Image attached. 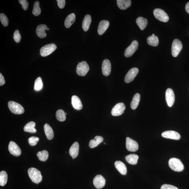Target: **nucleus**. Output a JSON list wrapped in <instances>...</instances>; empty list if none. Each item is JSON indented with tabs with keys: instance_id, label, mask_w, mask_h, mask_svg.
<instances>
[{
	"instance_id": "f257e3e1",
	"label": "nucleus",
	"mask_w": 189,
	"mask_h": 189,
	"mask_svg": "<svg viewBox=\"0 0 189 189\" xmlns=\"http://www.w3.org/2000/svg\"><path fill=\"white\" fill-rule=\"evenodd\" d=\"M28 173L29 177L34 183L38 184L42 180V176L41 173L38 169L32 168L29 169Z\"/></svg>"
},
{
	"instance_id": "f03ea898",
	"label": "nucleus",
	"mask_w": 189,
	"mask_h": 189,
	"mask_svg": "<svg viewBox=\"0 0 189 189\" xmlns=\"http://www.w3.org/2000/svg\"><path fill=\"white\" fill-rule=\"evenodd\" d=\"M168 165L173 170L176 172H181L183 170V164L179 159L173 158L169 160Z\"/></svg>"
},
{
	"instance_id": "7ed1b4c3",
	"label": "nucleus",
	"mask_w": 189,
	"mask_h": 189,
	"mask_svg": "<svg viewBox=\"0 0 189 189\" xmlns=\"http://www.w3.org/2000/svg\"><path fill=\"white\" fill-rule=\"evenodd\" d=\"M8 107L12 113L17 115H20L24 113L23 106L18 103L12 101H10L8 103Z\"/></svg>"
},
{
	"instance_id": "20e7f679",
	"label": "nucleus",
	"mask_w": 189,
	"mask_h": 189,
	"mask_svg": "<svg viewBox=\"0 0 189 189\" xmlns=\"http://www.w3.org/2000/svg\"><path fill=\"white\" fill-rule=\"evenodd\" d=\"M183 48V44L181 41L178 39L173 41L171 47V53L174 57L178 56Z\"/></svg>"
},
{
	"instance_id": "39448f33",
	"label": "nucleus",
	"mask_w": 189,
	"mask_h": 189,
	"mask_svg": "<svg viewBox=\"0 0 189 189\" xmlns=\"http://www.w3.org/2000/svg\"><path fill=\"white\" fill-rule=\"evenodd\" d=\"M89 70L88 64L85 61H83L78 63L77 66L76 72L79 76H85Z\"/></svg>"
},
{
	"instance_id": "423d86ee",
	"label": "nucleus",
	"mask_w": 189,
	"mask_h": 189,
	"mask_svg": "<svg viewBox=\"0 0 189 189\" xmlns=\"http://www.w3.org/2000/svg\"><path fill=\"white\" fill-rule=\"evenodd\" d=\"M57 47L55 44H51L44 46L40 50V54L42 56L45 57L49 55L56 50Z\"/></svg>"
},
{
	"instance_id": "0eeeda50",
	"label": "nucleus",
	"mask_w": 189,
	"mask_h": 189,
	"mask_svg": "<svg viewBox=\"0 0 189 189\" xmlns=\"http://www.w3.org/2000/svg\"><path fill=\"white\" fill-rule=\"evenodd\" d=\"M153 14L155 18L161 21L166 23L169 21L168 14L162 9H156L154 10Z\"/></svg>"
},
{
	"instance_id": "6e6552de",
	"label": "nucleus",
	"mask_w": 189,
	"mask_h": 189,
	"mask_svg": "<svg viewBox=\"0 0 189 189\" xmlns=\"http://www.w3.org/2000/svg\"><path fill=\"white\" fill-rule=\"evenodd\" d=\"M138 46V42L136 40L133 41L130 45L125 49L124 52V56L126 58H128V57L132 56L137 49Z\"/></svg>"
},
{
	"instance_id": "1a4fd4ad",
	"label": "nucleus",
	"mask_w": 189,
	"mask_h": 189,
	"mask_svg": "<svg viewBox=\"0 0 189 189\" xmlns=\"http://www.w3.org/2000/svg\"><path fill=\"white\" fill-rule=\"evenodd\" d=\"M125 108V106L123 103H119L117 104L111 110L112 115L114 116H120L124 113Z\"/></svg>"
},
{
	"instance_id": "9d476101",
	"label": "nucleus",
	"mask_w": 189,
	"mask_h": 189,
	"mask_svg": "<svg viewBox=\"0 0 189 189\" xmlns=\"http://www.w3.org/2000/svg\"><path fill=\"white\" fill-rule=\"evenodd\" d=\"M126 146L127 150L132 152L137 151L139 148L137 142L128 137L126 138Z\"/></svg>"
},
{
	"instance_id": "9b49d317",
	"label": "nucleus",
	"mask_w": 189,
	"mask_h": 189,
	"mask_svg": "<svg viewBox=\"0 0 189 189\" xmlns=\"http://www.w3.org/2000/svg\"><path fill=\"white\" fill-rule=\"evenodd\" d=\"M165 98L167 104L170 107L172 106L175 101V96L174 92L171 88L167 89L165 93Z\"/></svg>"
},
{
	"instance_id": "f8f14e48",
	"label": "nucleus",
	"mask_w": 189,
	"mask_h": 189,
	"mask_svg": "<svg viewBox=\"0 0 189 189\" xmlns=\"http://www.w3.org/2000/svg\"><path fill=\"white\" fill-rule=\"evenodd\" d=\"M10 152L15 156H18L21 155V151L19 147L13 141L10 142L8 147Z\"/></svg>"
},
{
	"instance_id": "ddd939ff",
	"label": "nucleus",
	"mask_w": 189,
	"mask_h": 189,
	"mask_svg": "<svg viewBox=\"0 0 189 189\" xmlns=\"http://www.w3.org/2000/svg\"><path fill=\"white\" fill-rule=\"evenodd\" d=\"M139 70L137 68H131L126 74L124 81L126 83H129L133 81L138 73Z\"/></svg>"
},
{
	"instance_id": "4468645a",
	"label": "nucleus",
	"mask_w": 189,
	"mask_h": 189,
	"mask_svg": "<svg viewBox=\"0 0 189 189\" xmlns=\"http://www.w3.org/2000/svg\"><path fill=\"white\" fill-rule=\"evenodd\" d=\"M163 137L172 139V140H178L181 138L179 133L177 132L174 131H167L164 132L161 134Z\"/></svg>"
},
{
	"instance_id": "2eb2a0df",
	"label": "nucleus",
	"mask_w": 189,
	"mask_h": 189,
	"mask_svg": "<svg viewBox=\"0 0 189 189\" xmlns=\"http://www.w3.org/2000/svg\"><path fill=\"white\" fill-rule=\"evenodd\" d=\"M111 64L108 59H105L102 64V72L103 75L107 76L110 74L111 71Z\"/></svg>"
},
{
	"instance_id": "dca6fc26",
	"label": "nucleus",
	"mask_w": 189,
	"mask_h": 189,
	"mask_svg": "<svg viewBox=\"0 0 189 189\" xmlns=\"http://www.w3.org/2000/svg\"><path fill=\"white\" fill-rule=\"evenodd\" d=\"M94 185L98 189L103 188L106 183V180L103 176L101 175L96 176L93 180Z\"/></svg>"
},
{
	"instance_id": "f3484780",
	"label": "nucleus",
	"mask_w": 189,
	"mask_h": 189,
	"mask_svg": "<svg viewBox=\"0 0 189 189\" xmlns=\"http://www.w3.org/2000/svg\"><path fill=\"white\" fill-rule=\"evenodd\" d=\"M109 26V22L108 21L103 20L99 23L98 27V32L99 35L103 34Z\"/></svg>"
},
{
	"instance_id": "a211bd4d",
	"label": "nucleus",
	"mask_w": 189,
	"mask_h": 189,
	"mask_svg": "<svg viewBox=\"0 0 189 189\" xmlns=\"http://www.w3.org/2000/svg\"><path fill=\"white\" fill-rule=\"evenodd\" d=\"M47 27L45 25H39L36 29V33L40 38H44L47 36L45 31L47 30Z\"/></svg>"
},
{
	"instance_id": "6ab92c4d",
	"label": "nucleus",
	"mask_w": 189,
	"mask_h": 189,
	"mask_svg": "<svg viewBox=\"0 0 189 189\" xmlns=\"http://www.w3.org/2000/svg\"><path fill=\"white\" fill-rule=\"evenodd\" d=\"M71 104L73 108L77 110H80L83 108V104L78 96L74 95L71 98Z\"/></svg>"
},
{
	"instance_id": "aec40b11",
	"label": "nucleus",
	"mask_w": 189,
	"mask_h": 189,
	"mask_svg": "<svg viewBox=\"0 0 189 189\" xmlns=\"http://www.w3.org/2000/svg\"><path fill=\"white\" fill-rule=\"evenodd\" d=\"M79 145L78 142H75L71 145L69 149V152L73 159L78 156L79 152Z\"/></svg>"
},
{
	"instance_id": "412c9836",
	"label": "nucleus",
	"mask_w": 189,
	"mask_h": 189,
	"mask_svg": "<svg viewBox=\"0 0 189 189\" xmlns=\"http://www.w3.org/2000/svg\"><path fill=\"white\" fill-rule=\"evenodd\" d=\"M115 165L116 168L122 175H126L127 168L125 164L121 161H117L115 162Z\"/></svg>"
},
{
	"instance_id": "4be33fe9",
	"label": "nucleus",
	"mask_w": 189,
	"mask_h": 189,
	"mask_svg": "<svg viewBox=\"0 0 189 189\" xmlns=\"http://www.w3.org/2000/svg\"><path fill=\"white\" fill-rule=\"evenodd\" d=\"M118 6L122 10H125L131 6L130 0H117Z\"/></svg>"
},
{
	"instance_id": "5701e85b",
	"label": "nucleus",
	"mask_w": 189,
	"mask_h": 189,
	"mask_svg": "<svg viewBox=\"0 0 189 189\" xmlns=\"http://www.w3.org/2000/svg\"><path fill=\"white\" fill-rule=\"evenodd\" d=\"M76 19L75 15L74 13L69 14L66 17L64 21V25L66 28H69L75 21Z\"/></svg>"
},
{
	"instance_id": "b1692460",
	"label": "nucleus",
	"mask_w": 189,
	"mask_h": 189,
	"mask_svg": "<svg viewBox=\"0 0 189 189\" xmlns=\"http://www.w3.org/2000/svg\"><path fill=\"white\" fill-rule=\"evenodd\" d=\"M91 22V18L90 15L87 14L84 17L83 22V29L84 31L88 30Z\"/></svg>"
},
{
	"instance_id": "393cba45",
	"label": "nucleus",
	"mask_w": 189,
	"mask_h": 189,
	"mask_svg": "<svg viewBox=\"0 0 189 189\" xmlns=\"http://www.w3.org/2000/svg\"><path fill=\"white\" fill-rule=\"evenodd\" d=\"M103 141V138L100 136H96L94 140H91L89 143V146L91 148L96 147Z\"/></svg>"
},
{
	"instance_id": "a878e982",
	"label": "nucleus",
	"mask_w": 189,
	"mask_h": 189,
	"mask_svg": "<svg viewBox=\"0 0 189 189\" xmlns=\"http://www.w3.org/2000/svg\"><path fill=\"white\" fill-rule=\"evenodd\" d=\"M136 23L141 30H143L148 24L147 19L143 17H139L136 19Z\"/></svg>"
},
{
	"instance_id": "bb28decb",
	"label": "nucleus",
	"mask_w": 189,
	"mask_h": 189,
	"mask_svg": "<svg viewBox=\"0 0 189 189\" xmlns=\"http://www.w3.org/2000/svg\"><path fill=\"white\" fill-rule=\"evenodd\" d=\"M44 129L47 138L49 140L53 139L54 136V132L51 127L48 124H45L44 126Z\"/></svg>"
},
{
	"instance_id": "cd10ccee",
	"label": "nucleus",
	"mask_w": 189,
	"mask_h": 189,
	"mask_svg": "<svg viewBox=\"0 0 189 189\" xmlns=\"http://www.w3.org/2000/svg\"><path fill=\"white\" fill-rule=\"evenodd\" d=\"M36 123L34 122H29L24 126V130L25 132L31 133H35L37 130L35 128Z\"/></svg>"
},
{
	"instance_id": "c85d7f7f",
	"label": "nucleus",
	"mask_w": 189,
	"mask_h": 189,
	"mask_svg": "<svg viewBox=\"0 0 189 189\" xmlns=\"http://www.w3.org/2000/svg\"><path fill=\"white\" fill-rule=\"evenodd\" d=\"M139 156L136 154H130L125 156L127 162L131 165H135L137 163Z\"/></svg>"
},
{
	"instance_id": "c756f323",
	"label": "nucleus",
	"mask_w": 189,
	"mask_h": 189,
	"mask_svg": "<svg viewBox=\"0 0 189 189\" xmlns=\"http://www.w3.org/2000/svg\"><path fill=\"white\" fill-rule=\"evenodd\" d=\"M140 99V95L138 93H137L133 97L132 101L131 103V107L133 110H135L137 108Z\"/></svg>"
},
{
	"instance_id": "7c9ffc66",
	"label": "nucleus",
	"mask_w": 189,
	"mask_h": 189,
	"mask_svg": "<svg viewBox=\"0 0 189 189\" xmlns=\"http://www.w3.org/2000/svg\"><path fill=\"white\" fill-rule=\"evenodd\" d=\"M147 41L149 45L151 46L156 47L158 45L159 39L158 37L155 36H151L148 37L147 39Z\"/></svg>"
},
{
	"instance_id": "2f4dec72",
	"label": "nucleus",
	"mask_w": 189,
	"mask_h": 189,
	"mask_svg": "<svg viewBox=\"0 0 189 189\" xmlns=\"http://www.w3.org/2000/svg\"><path fill=\"white\" fill-rule=\"evenodd\" d=\"M43 87V84L40 77L37 78L35 81L34 89L36 91H39L42 90Z\"/></svg>"
},
{
	"instance_id": "473e14b6",
	"label": "nucleus",
	"mask_w": 189,
	"mask_h": 189,
	"mask_svg": "<svg viewBox=\"0 0 189 189\" xmlns=\"http://www.w3.org/2000/svg\"><path fill=\"white\" fill-rule=\"evenodd\" d=\"M37 156L40 160L45 161L48 158L49 154L47 151L44 150L39 152L37 154Z\"/></svg>"
},
{
	"instance_id": "72a5a7b5",
	"label": "nucleus",
	"mask_w": 189,
	"mask_h": 189,
	"mask_svg": "<svg viewBox=\"0 0 189 189\" xmlns=\"http://www.w3.org/2000/svg\"><path fill=\"white\" fill-rule=\"evenodd\" d=\"M7 175L6 171H3L0 172V185L4 186L7 183Z\"/></svg>"
},
{
	"instance_id": "f704fd0d",
	"label": "nucleus",
	"mask_w": 189,
	"mask_h": 189,
	"mask_svg": "<svg viewBox=\"0 0 189 189\" xmlns=\"http://www.w3.org/2000/svg\"><path fill=\"white\" fill-rule=\"evenodd\" d=\"M32 13L34 16H38L41 13V10L39 6V2L36 1L34 2Z\"/></svg>"
},
{
	"instance_id": "c9c22d12",
	"label": "nucleus",
	"mask_w": 189,
	"mask_h": 189,
	"mask_svg": "<svg viewBox=\"0 0 189 189\" xmlns=\"http://www.w3.org/2000/svg\"><path fill=\"white\" fill-rule=\"evenodd\" d=\"M56 116L57 119L59 121L64 122L66 119L65 113L61 109H60L56 111Z\"/></svg>"
},
{
	"instance_id": "e433bc0d",
	"label": "nucleus",
	"mask_w": 189,
	"mask_h": 189,
	"mask_svg": "<svg viewBox=\"0 0 189 189\" xmlns=\"http://www.w3.org/2000/svg\"><path fill=\"white\" fill-rule=\"evenodd\" d=\"M0 21L1 23L5 27L8 26L9 24V20L5 14H0Z\"/></svg>"
},
{
	"instance_id": "4c0bfd02",
	"label": "nucleus",
	"mask_w": 189,
	"mask_h": 189,
	"mask_svg": "<svg viewBox=\"0 0 189 189\" xmlns=\"http://www.w3.org/2000/svg\"><path fill=\"white\" fill-rule=\"evenodd\" d=\"M39 139L36 137L32 136L28 140L29 144L31 146H34L37 145L39 141Z\"/></svg>"
},
{
	"instance_id": "58836bf2",
	"label": "nucleus",
	"mask_w": 189,
	"mask_h": 189,
	"mask_svg": "<svg viewBox=\"0 0 189 189\" xmlns=\"http://www.w3.org/2000/svg\"><path fill=\"white\" fill-rule=\"evenodd\" d=\"M14 39L15 41L17 43H19L21 41V37L20 33H19V31L18 30H16L15 31L14 34Z\"/></svg>"
},
{
	"instance_id": "ea45409f",
	"label": "nucleus",
	"mask_w": 189,
	"mask_h": 189,
	"mask_svg": "<svg viewBox=\"0 0 189 189\" xmlns=\"http://www.w3.org/2000/svg\"><path fill=\"white\" fill-rule=\"evenodd\" d=\"M19 2L24 10H27L28 9L29 5L28 2L26 0H19Z\"/></svg>"
},
{
	"instance_id": "a19ab883",
	"label": "nucleus",
	"mask_w": 189,
	"mask_h": 189,
	"mask_svg": "<svg viewBox=\"0 0 189 189\" xmlns=\"http://www.w3.org/2000/svg\"><path fill=\"white\" fill-rule=\"evenodd\" d=\"M161 189H179L177 187L172 185L164 184L161 186Z\"/></svg>"
},
{
	"instance_id": "79ce46f5",
	"label": "nucleus",
	"mask_w": 189,
	"mask_h": 189,
	"mask_svg": "<svg viewBox=\"0 0 189 189\" xmlns=\"http://www.w3.org/2000/svg\"><path fill=\"white\" fill-rule=\"evenodd\" d=\"M57 2L60 8L63 9L65 6L66 4L65 0H57Z\"/></svg>"
},
{
	"instance_id": "37998d69",
	"label": "nucleus",
	"mask_w": 189,
	"mask_h": 189,
	"mask_svg": "<svg viewBox=\"0 0 189 189\" xmlns=\"http://www.w3.org/2000/svg\"><path fill=\"white\" fill-rule=\"evenodd\" d=\"M4 77L1 73H0V86H2L5 84Z\"/></svg>"
},
{
	"instance_id": "c03bdc74",
	"label": "nucleus",
	"mask_w": 189,
	"mask_h": 189,
	"mask_svg": "<svg viewBox=\"0 0 189 189\" xmlns=\"http://www.w3.org/2000/svg\"><path fill=\"white\" fill-rule=\"evenodd\" d=\"M185 10L187 13L189 14V2L186 5Z\"/></svg>"
},
{
	"instance_id": "a18cd8bd",
	"label": "nucleus",
	"mask_w": 189,
	"mask_h": 189,
	"mask_svg": "<svg viewBox=\"0 0 189 189\" xmlns=\"http://www.w3.org/2000/svg\"><path fill=\"white\" fill-rule=\"evenodd\" d=\"M152 36H155V34H152Z\"/></svg>"
},
{
	"instance_id": "49530a36",
	"label": "nucleus",
	"mask_w": 189,
	"mask_h": 189,
	"mask_svg": "<svg viewBox=\"0 0 189 189\" xmlns=\"http://www.w3.org/2000/svg\"><path fill=\"white\" fill-rule=\"evenodd\" d=\"M49 30V28H47V30L48 31V30Z\"/></svg>"
},
{
	"instance_id": "de8ad7c7",
	"label": "nucleus",
	"mask_w": 189,
	"mask_h": 189,
	"mask_svg": "<svg viewBox=\"0 0 189 189\" xmlns=\"http://www.w3.org/2000/svg\"><path fill=\"white\" fill-rule=\"evenodd\" d=\"M66 115H67V113H65Z\"/></svg>"
}]
</instances>
